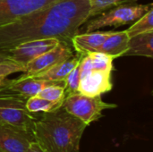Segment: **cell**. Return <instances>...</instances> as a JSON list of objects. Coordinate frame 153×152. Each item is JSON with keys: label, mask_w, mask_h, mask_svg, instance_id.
Segmentation results:
<instances>
[{"label": "cell", "mask_w": 153, "mask_h": 152, "mask_svg": "<svg viewBox=\"0 0 153 152\" xmlns=\"http://www.w3.org/2000/svg\"><path fill=\"white\" fill-rule=\"evenodd\" d=\"M73 56L74 54L68 42L61 40L56 47L29 62L25 66V72L20 77L26 78L41 74Z\"/></svg>", "instance_id": "cell-6"}, {"label": "cell", "mask_w": 153, "mask_h": 152, "mask_svg": "<svg viewBox=\"0 0 153 152\" xmlns=\"http://www.w3.org/2000/svg\"><path fill=\"white\" fill-rule=\"evenodd\" d=\"M37 96L53 102H63L65 97V84L50 85L40 90Z\"/></svg>", "instance_id": "cell-21"}, {"label": "cell", "mask_w": 153, "mask_h": 152, "mask_svg": "<svg viewBox=\"0 0 153 152\" xmlns=\"http://www.w3.org/2000/svg\"><path fill=\"white\" fill-rule=\"evenodd\" d=\"M6 59H9L8 56H7V55H6L5 53H4V52H1V51H0V62L4 61V60H6Z\"/></svg>", "instance_id": "cell-24"}, {"label": "cell", "mask_w": 153, "mask_h": 152, "mask_svg": "<svg viewBox=\"0 0 153 152\" xmlns=\"http://www.w3.org/2000/svg\"><path fill=\"white\" fill-rule=\"evenodd\" d=\"M86 55L89 56L90 59L91 69L107 72H112L114 70L113 61L116 59L114 56L99 51L90 52Z\"/></svg>", "instance_id": "cell-18"}, {"label": "cell", "mask_w": 153, "mask_h": 152, "mask_svg": "<svg viewBox=\"0 0 153 152\" xmlns=\"http://www.w3.org/2000/svg\"><path fill=\"white\" fill-rule=\"evenodd\" d=\"M63 102H53L37 95L30 97L26 100V108L32 114L50 113L57 110L62 107Z\"/></svg>", "instance_id": "cell-16"}, {"label": "cell", "mask_w": 153, "mask_h": 152, "mask_svg": "<svg viewBox=\"0 0 153 152\" xmlns=\"http://www.w3.org/2000/svg\"><path fill=\"white\" fill-rule=\"evenodd\" d=\"M89 0H58L1 25L0 51L25 41L47 38L71 41L89 20Z\"/></svg>", "instance_id": "cell-1"}, {"label": "cell", "mask_w": 153, "mask_h": 152, "mask_svg": "<svg viewBox=\"0 0 153 152\" xmlns=\"http://www.w3.org/2000/svg\"><path fill=\"white\" fill-rule=\"evenodd\" d=\"M27 99L5 87L0 88V123L32 132L38 114L29 112Z\"/></svg>", "instance_id": "cell-3"}, {"label": "cell", "mask_w": 153, "mask_h": 152, "mask_svg": "<svg viewBox=\"0 0 153 152\" xmlns=\"http://www.w3.org/2000/svg\"><path fill=\"white\" fill-rule=\"evenodd\" d=\"M56 84H65V82L46 81V80L36 79L32 77H26V78L18 77L13 80H8L7 84L4 87L28 99L30 97L37 95L44 88Z\"/></svg>", "instance_id": "cell-12"}, {"label": "cell", "mask_w": 153, "mask_h": 152, "mask_svg": "<svg viewBox=\"0 0 153 152\" xmlns=\"http://www.w3.org/2000/svg\"><path fill=\"white\" fill-rule=\"evenodd\" d=\"M27 152H44L41 148L39 146V144L36 142H33L30 143V145L29 146L28 150H27Z\"/></svg>", "instance_id": "cell-23"}, {"label": "cell", "mask_w": 153, "mask_h": 152, "mask_svg": "<svg viewBox=\"0 0 153 152\" xmlns=\"http://www.w3.org/2000/svg\"><path fill=\"white\" fill-rule=\"evenodd\" d=\"M153 7V4H141L136 3L124 4L113 7L102 13L89 19L84 24L85 32L99 30L105 27H120L135 22L147 11Z\"/></svg>", "instance_id": "cell-4"}, {"label": "cell", "mask_w": 153, "mask_h": 152, "mask_svg": "<svg viewBox=\"0 0 153 152\" xmlns=\"http://www.w3.org/2000/svg\"><path fill=\"white\" fill-rule=\"evenodd\" d=\"M137 1L138 0H89L90 2L89 19L93 18L113 7L124 4L136 3Z\"/></svg>", "instance_id": "cell-19"}, {"label": "cell", "mask_w": 153, "mask_h": 152, "mask_svg": "<svg viewBox=\"0 0 153 152\" xmlns=\"http://www.w3.org/2000/svg\"><path fill=\"white\" fill-rule=\"evenodd\" d=\"M33 142L31 131L0 123V152H27Z\"/></svg>", "instance_id": "cell-9"}, {"label": "cell", "mask_w": 153, "mask_h": 152, "mask_svg": "<svg viewBox=\"0 0 153 152\" xmlns=\"http://www.w3.org/2000/svg\"><path fill=\"white\" fill-rule=\"evenodd\" d=\"M60 41L61 39L56 38L34 39L20 43L2 52L5 53L9 59L26 66L34 58L56 47Z\"/></svg>", "instance_id": "cell-7"}, {"label": "cell", "mask_w": 153, "mask_h": 152, "mask_svg": "<svg viewBox=\"0 0 153 152\" xmlns=\"http://www.w3.org/2000/svg\"><path fill=\"white\" fill-rule=\"evenodd\" d=\"M139 56L153 57V30L129 38L128 48L124 56Z\"/></svg>", "instance_id": "cell-14"}, {"label": "cell", "mask_w": 153, "mask_h": 152, "mask_svg": "<svg viewBox=\"0 0 153 152\" xmlns=\"http://www.w3.org/2000/svg\"><path fill=\"white\" fill-rule=\"evenodd\" d=\"M58 0H0V26L44 8Z\"/></svg>", "instance_id": "cell-8"}, {"label": "cell", "mask_w": 153, "mask_h": 152, "mask_svg": "<svg viewBox=\"0 0 153 152\" xmlns=\"http://www.w3.org/2000/svg\"><path fill=\"white\" fill-rule=\"evenodd\" d=\"M115 30H94L84 33H78L71 39V43L76 54L85 56L90 52L98 51L106 39Z\"/></svg>", "instance_id": "cell-11"}, {"label": "cell", "mask_w": 153, "mask_h": 152, "mask_svg": "<svg viewBox=\"0 0 153 152\" xmlns=\"http://www.w3.org/2000/svg\"><path fill=\"white\" fill-rule=\"evenodd\" d=\"M62 108L89 126L103 116L104 110L117 108V105L103 101L101 96L90 97L77 92L66 95Z\"/></svg>", "instance_id": "cell-5"}, {"label": "cell", "mask_w": 153, "mask_h": 152, "mask_svg": "<svg viewBox=\"0 0 153 152\" xmlns=\"http://www.w3.org/2000/svg\"><path fill=\"white\" fill-rule=\"evenodd\" d=\"M79 81H80V62L69 73V74L65 79V96L69 95V94H74V93L78 92Z\"/></svg>", "instance_id": "cell-22"}, {"label": "cell", "mask_w": 153, "mask_h": 152, "mask_svg": "<svg viewBox=\"0 0 153 152\" xmlns=\"http://www.w3.org/2000/svg\"><path fill=\"white\" fill-rule=\"evenodd\" d=\"M113 89L112 72L90 69L80 73L78 92L90 97L101 96Z\"/></svg>", "instance_id": "cell-10"}, {"label": "cell", "mask_w": 153, "mask_h": 152, "mask_svg": "<svg viewBox=\"0 0 153 152\" xmlns=\"http://www.w3.org/2000/svg\"><path fill=\"white\" fill-rule=\"evenodd\" d=\"M153 30V7L137 19L126 30L129 38Z\"/></svg>", "instance_id": "cell-17"}, {"label": "cell", "mask_w": 153, "mask_h": 152, "mask_svg": "<svg viewBox=\"0 0 153 152\" xmlns=\"http://www.w3.org/2000/svg\"><path fill=\"white\" fill-rule=\"evenodd\" d=\"M77 152H79V151H77Z\"/></svg>", "instance_id": "cell-25"}, {"label": "cell", "mask_w": 153, "mask_h": 152, "mask_svg": "<svg viewBox=\"0 0 153 152\" xmlns=\"http://www.w3.org/2000/svg\"><path fill=\"white\" fill-rule=\"evenodd\" d=\"M25 66L14 62L11 59H6L0 62V88L6 86L7 76L15 73H24Z\"/></svg>", "instance_id": "cell-20"}, {"label": "cell", "mask_w": 153, "mask_h": 152, "mask_svg": "<svg viewBox=\"0 0 153 152\" xmlns=\"http://www.w3.org/2000/svg\"><path fill=\"white\" fill-rule=\"evenodd\" d=\"M87 125L62 107L39 115L32 133L44 152H77Z\"/></svg>", "instance_id": "cell-2"}, {"label": "cell", "mask_w": 153, "mask_h": 152, "mask_svg": "<svg viewBox=\"0 0 153 152\" xmlns=\"http://www.w3.org/2000/svg\"><path fill=\"white\" fill-rule=\"evenodd\" d=\"M80 59H81V56L76 54L72 57L56 65L47 72L31 77L40 80H46V81L65 82V79L69 74V73L79 64Z\"/></svg>", "instance_id": "cell-15"}, {"label": "cell", "mask_w": 153, "mask_h": 152, "mask_svg": "<svg viewBox=\"0 0 153 152\" xmlns=\"http://www.w3.org/2000/svg\"><path fill=\"white\" fill-rule=\"evenodd\" d=\"M128 40L129 36L126 30L121 31L115 30L106 39L98 51L112 56L115 58L124 56L128 48Z\"/></svg>", "instance_id": "cell-13"}]
</instances>
